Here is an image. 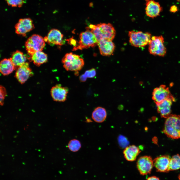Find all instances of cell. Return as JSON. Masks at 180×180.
Returning a JSON list of instances; mask_svg holds the SVG:
<instances>
[{"label": "cell", "instance_id": "cell-1", "mask_svg": "<svg viewBox=\"0 0 180 180\" xmlns=\"http://www.w3.org/2000/svg\"><path fill=\"white\" fill-rule=\"evenodd\" d=\"M88 29L93 33L98 42L103 39L112 40L114 38L116 31L112 25L110 24L100 23L96 25L90 24Z\"/></svg>", "mask_w": 180, "mask_h": 180}, {"label": "cell", "instance_id": "cell-2", "mask_svg": "<svg viewBox=\"0 0 180 180\" xmlns=\"http://www.w3.org/2000/svg\"><path fill=\"white\" fill-rule=\"evenodd\" d=\"M166 118L163 132L172 139L180 138V116L171 114Z\"/></svg>", "mask_w": 180, "mask_h": 180}, {"label": "cell", "instance_id": "cell-3", "mask_svg": "<svg viewBox=\"0 0 180 180\" xmlns=\"http://www.w3.org/2000/svg\"><path fill=\"white\" fill-rule=\"evenodd\" d=\"M62 61L64 68L68 71L78 72L82 68L84 65V60L80 56L72 52L66 54Z\"/></svg>", "mask_w": 180, "mask_h": 180}, {"label": "cell", "instance_id": "cell-4", "mask_svg": "<svg viewBox=\"0 0 180 180\" xmlns=\"http://www.w3.org/2000/svg\"><path fill=\"white\" fill-rule=\"evenodd\" d=\"M78 44L74 47L73 50H82L90 47H94L97 45L98 41L93 33L90 29L80 33Z\"/></svg>", "mask_w": 180, "mask_h": 180}, {"label": "cell", "instance_id": "cell-5", "mask_svg": "<svg viewBox=\"0 0 180 180\" xmlns=\"http://www.w3.org/2000/svg\"><path fill=\"white\" fill-rule=\"evenodd\" d=\"M129 41L132 46L142 47L148 44L151 38V35L149 32L134 30L129 32Z\"/></svg>", "mask_w": 180, "mask_h": 180}, {"label": "cell", "instance_id": "cell-6", "mask_svg": "<svg viewBox=\"0 0 180 180\" xmlns=\"http://www.w3.org/2000/svg\"><path fill=\"white\" fill-rule=\"evenodd\" d=\"M164 42V38L162 36H152L148 44L150 54L155 56H164L167 50Z\"/></svg>", "mask_w": 180, "mask_h": 180}, {"label": "cell", "instance_id": "cell-7", "mask_svg": "<svg viewBox=\"0 0 180 180\" xmlns=\"http://www.w3.org/2000/svg\"><path fill=\"white\" fill-rule=\"evenodd\" d=\"M44 38L39 35L33 34L25 43L26 50L30 56L35 52L42 51L45 46Z\"/></svg>", "mask_w": 180, "mask_h": 180}, {"label": "cell", "instance_id": "cell-8", "mask_svg": "<svg viewBox=\"0 0 180 180\" xmlns=\"http://www.w3.org/2000/svg\"><path fill=\"white\" fill-rule=\"evenodd\" d=\"M152 99L156 105L167 99H172L175 102L174 97L171 94L168 87L164 85H161L154 90L152 92Z\"/></svg>", "mask_w": 180, "mask_h": 180}, {"label": "cell", "instance_id": "cell-9", "mask_svg": "<svg viewBox=\"0 0 180 180\" xmlns=\"http://www.w3.org/2000/svg\"><path fill=\"white\" fill-rule=\"evenodd\" d=\"M154 166L153 160L150 156L140 157L136 162L137 168L140 174L142 175L150 174Z\"/></svg>", "mask_w": 180, "mask_h": 180}, {"label": "cell", "instance_id": "cell-10", "mask_svg": "<svg viewBox=\"0 0 180 180\" xmlns=\"http://www.w3.org/2000/svg\"><path fill=\"white\" fill-rule=\"evenodd\" d=\"M16 33L24 36L32 30L34 26L32 20L29 18L20 19L15 26Z\"/></svg>", "mask_w": 180, "mask_h": 180}, {"label": "cell", "instance_id": "cell-11", "mask_svg": "<svg viewBox=\"0 0 180 180\" xmlns=\"http://www.w3.org/2000/svg\"><path fill=\"white\" fill-rule=\"evenodd\" d=\"M146 1L145 13L148 16L154 18L160 15L162 10V7L158 2L154 0H145Z\"/></svg>", "mask_w": 180, "mask_h": 180}, {"label": "cell", "instance_id": "cell-12", "mask_svg": "<svg viewBox=\"0 0 180 180\" xmlns=\"http://www.w3.org/2000/svg\"><path fill=\"white\" fill-rule=\"evenodd\" d=\"M33 74L32 70L29 67V63L27 62L18 68L16 70L15 76L19 82L21 84H23Z\"/></svg>", "mask_w": 180, "mask_h": 180}, {"label": "cell", "instance_id": "cell-13", "mask_svg": "<svg viewBox=\"0 0 180 180\" xmlns=\"http://www.w3.org/2000/svg\"><path fill=\"white\" fill-rule=\"evenodd\" d=\"M63 35L59 30L56 29L51 30L47 36L44 38L45 42L50 45L62 46L64 44Z\"/></svg>", "mask_w": 180, "mask_h": 180}, {"label": "cell", "instance_id": "cell-14", "mask_svg": "<svg viewBox=\"0 0 180 180\" xmlns=\"http://www.w3.org/2000/svg\"><path fill=\"white\" fill-rule=\"evenodd\" d=\"M68 89L66 87H63L60 84H57L52 87L50 94L53 100L56 101L64 102L66 99Z\"/></svg>", "mask_w": 180, "mask_h": 180}, {"label": "cell", "instance_id": "cell-15", "mask_svg": "<svg viewBox=\"0 0 180 180\" xmlns=\"http://www.w3.org/2000/svg\"><path fill=\"white\" fill-rule=\"evenodd\" d=\"M168 155L158 156L153 160L154 166L157 171L160 172H169L168 168L170 159Z\"/></svg>", "mask_w": 180, "mask_h": 180}, {"label": "cell", "instance_id": "cell-16", "mask_svg": "<svg viewBox=\"0 0 180 180\" xmlns=\"http://www.w3.org/2000/svg\"><path fill=\"white\" fill-rule=\"evenodd\" d=\"M98 45L101 54L108 56L113 54L115 48V46L112 40L103 39L98 42Z\"/></svg>", "mask_w": 180, "mask_h": 180}, {"label": "cell", "instance_id": "cell-17", "mask_svg": "<svg viewBox=\"0 0 180 180\" xmlns=\"http://www.w3.org/2000/svg\"><path fill=\"white\" fill-rule=\"evenodd\" d=\"M173 102L172 99H167L156 104L158 112L162 118H166L171 114Z\"/></svg>", "mask_w": 180, "mask_h": 180}, {"label": "cell", "instance_id": "cell-18", "mask_svg": "<svg viewBox=\"0 0 180 180\" xmlns=\"http://www.w3.org/2000/svg\"><path fill=\"white\" fill-rule=\"evenodd\" d=\"M141 152L139 148L134 145L128 146L124 148L123 153L126 160L128 161H135Z\"/></svg>", "mask_w": 180, "mask_h": 180}, {"label": "cell", "instance_id": "cell-19", "mask_svg": "<svg viewBox=\"0 0 180 180\" xmlns=\"http://www.w3.org/2000/svg\"><path fill=\"white\" fill-rule=\"evenodd\" d=\"M10 58L14 66L15 70H16L26 62V58L23 53L18 50L13 52L11 57Z\"/></svg>", "mask_w": 180, "mask_h": 180}, {"label": "cell", "instance_id": "cell-20", "mask_svg": "<svg viewBox=\"0 0 180 180\" xmlns=\"http://www.w3.org/2000/svg\"><path fill=\"white\" fill-rule=\"evenodd\" d=\"M15 70L14 66L10 58H4L2 60L0 64V70L4 76L8 75Z\"/></svg>", "mask_w": 180, "mask_h": 180}, {"label": "cell", "instance_id": "cell-21", "mask_svg": "<svg viewBox=\"0 0 180 180\" xmlns=\"http://www.w3.org/2000/svg\"><path fill=\"white\" fill-rule=\"evenodd\" d=\"M29 60L30 61H32L36 66H39L47 61L48 56L46 54L42 51H38L30 56Z\"/></svg>", "mask_w": 180, "mask_h": 180}, {"label": "cell", "instance_id": "cell-22", "mask_svg": "<svg viewBox=\"0 0 180 180\" xmlns=\"http://www.w3.org/2000/svg\"><path fill=\"white\" fill-rule=\"evenodd\" d=\"M106 116L107 113L105 109L102 107H98L93 112L92 117L95 122L102 123L105 120Z\"/></svg>", "mask_w": 180, "mask_h": 180}, {"label": "cell", "instance_id": "cell-23", "mask_svg": "<svg viewBox=\"0 0 180 180\" xmlns=\"http://www.w3.org/2000/svg\"><path fill=\"white\" fill-rule=\"evenodd\" d=\"M180 169V156L178 154L173 156L170 158L168 171L177 170Z\"/></svg>", "mask_w": 180, "mask_h": 180}, {"label": "cell", "instance_id": "cell-24", "mask_svg": "<svg viewBox=\"0 0 180 180\" xmlns=\"http://www.w3.org/2000/svg\"><path fill=\"white\" fill-rule=\"evenodd\" d=\"M68 147L71 151L76 152L78 151L81 147L80 142L76 139H72L69 142Z\"/></svg>", "mask_w": 180, "mask_h": 180}, {"label": "cell", "instance_id": "cell-25", "mask_svg": "<svg viewBox=\"0 0 180 180\" xmlns=\"http://www.w3.org/2000/svg\"><path fill=\"white\" fill-rule=\"evenodd\" d=\"M96 74V70L94 68H92L86 71L84 74L79 77L80 80L82 82L86 81L87 78H92L94 77Z\"/></svg>", "mask_w": 180, "mask_h": 180}, {"label": "cell", "instance_id": "cell-26", "mask_svg": "<svg viewBox=\"0 0 180 180\" xmlns=\"http://www.w3.org/2000/svg\"><path fill=\"white\" fill-rule=\"evenodd\" d=\"M8 5L14 7L20 8L24 3V0H5Z\"/></svg>", "mask_w": 180, "mask_h": 180}, {"label": "cell", "instance_id": "cell-27", "mask_svg": "<svg viewBox=\"0 0 180 180\" xmlns=\"http://www.w3.org/2000/svg\"><path fill=\"white\" fill-rule=\"evenodd\" d=\"M118 141L120 146L122 148H125L128 146L129 143V142L126 138L122 135L118 137Z\"/></svg>", "mask_w": 180, "mask_h": 180}, {"label": "cell", "instance_id": "cell-28", "mask_svg": "<svg viewBox=\"0 0 180 180\" xmlns=\"http://www.w3.org/2000/svg\"><path fill=\"white\" fill-rule=\"evenodd\" d=\"M0 104L2 106L4 104V100L6 94V88L3 86H0Z\"/></svg>", "mask_w": 180, "mask_h": 180}, {"label": "cell", "instance_id": "cell-29", "mask_svg": "<svg viewBox=\"0 0 180 180\" xmlns=\"http://www.w3.org/2000/svg\"><path fill=\"white\" fill-rule=\"evenodd\" d=\"M178 10L177 7L176 5H174L171 6L170 8V12L172 13H175Z\"/></svg>", "mask_w": 180, "mask_h": 180}, {"label": "cell", "instance_id": "cell-30", "mask_svg": "<svg viewBox=\"0 0 180 180\" xmlns=\"http://www.w3.org/2000/svg\"><path fill=\"white\" fill-rule=\"evenodd\" d=\"M146 180H160L159 178L155 176H152L148 177Z\"/></svg>", "mask_w": 180, "mask_h": 180}, {"label": "cell", "instance_id": "cell-31", "mask_svg": "<svg viewBox=\"0 0 180 180\" xmlns=\"http://www.w3.org/2000/svg\"><path fill=\"white\" fill-rule=\"evenodd\" d=\"M178 178L180 180V174L178 176Z\"/></svg>", "mask_w": 180, "mask_h": 180}, {"label": "cell", "instance_id": "cell-32", "mask_svg": "<svg viewBox=\"0 0 180 180\" xmlns=\"http://www.w3.org/2000/svg\"><path fill=\"white\" fill-rule=\"evenodd\" d=\"M177 0L178 2H180V0Z\"/></svg>", "mask_w": 180, "mask_h": 180}]
</instances>
